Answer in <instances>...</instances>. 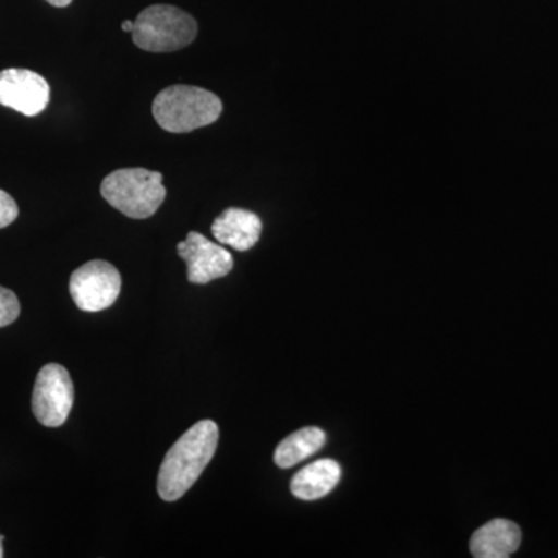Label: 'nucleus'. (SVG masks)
<instances>
[{
  "label": "nucleus",
  "mask_w": 558,
  "mask_h": 558,
  "mask_svg": "<svg viewBox=\"0 0 558 558\" xmlns=\"http://www.w3.org/2000/svg\"><path fill=\"white\" fill-rule=\"evenodd\" d=\"M219 428L205 418L180 436L160 465L157 492L165 501L182 498L193 487L218 449Z\"/></svg>",
  "instance_id": "1"
},
{
  "label": "nucleus",
  "mask_w": 558,
  "mask_h": 558,
  "mask_svg": "<svg viewBox=\"0 0 558 558\" xmlns=\"http://www.w3.org/2000/svg\"><path fill=\"white\" fill-rule=\"evenodd\" d=\"M222 101L213 92L194 86H171L153 102V116L161 130L186 134L215 123L222 116Z\"/></svg>",
  "instance_id": "2"
},
{
  "label": "nucleus",
  "mask_w": 558,
  "mask_h": 558,
  "mask_svg": "<svg viewBox=\"0 0 558 558\" xmlns=\"http://www.w3.org/2000/svg\"><path fill=\"white\" fill-rule=\"evenodd\" d=\"M101 196L128 218L146 219L156 215L167 197V190L160 172L124 168L110 172L102 180Z\"/></svg>",
  "instance_id": "3"
},
{
  "label": "nucleus",
  "mask_w": 558,
  "mask_h": 558,
  "mask_svg": "<svg viewBox=\"0 0 558 558\" xmlns=\"http://www.w3.org/2000/svg\"><path fill=\"white\" fill-rule=\"evenodd\" d=\"M131 35L138 49L167 53L185 49L196 39L197 22L178 7L150 5L138 14Z\"/></svg>",
  "instance_id": "4"
},
{
  "label": "nucleus",
  "mask_w": 558,
  "mask_h": 558,
  "mask_svg": "<svg viewBox=\"0 0 558 558\" xmlns=\"http://www.w3.org/2000/svg\"><path fill=\"white\" fill-rule=\"evenodd\" d=\"M73 381L69 371L58 363H49L39 371L33 389L32 409L36 418L46 427H61L72 411Z\"/></svg>",
  "instance_id": "5"
},
{
  "label": "nucleus",
  "mask_w": 558,
  "mask_h": 558,
  "mask_svg": "<svg viewBox=\"0 0 558 558\" xmlns=\"http://www.w3.org/2000/svg\"><path fill=\"white\" fill-rule=\"evenodd\" d=\"M120 271L106 260H90L70 277V295L84 312L108 310L119 299Z\"/></svg>",
  "instance_id": "6"
},
{
  "label": "nucleus",
  "mask_w": 558,
  "mask_h": 558,
  "mask_svg": "<svg viewBox=\"0 0 558 558\" xmlns=\"http://www.w3.org/2000/svg\"><path fill=\"white\" fill-rule=\"evenodd\" d=\"M50 86L46 78L27 69H7L0 72V105L25 117L46 110Z\"/></svg>",
  "instance_id": "7"
},
{
  "label": "nucleus",
  "mask_w": 558,
  "mask_h": 558,
  "mask_svg": "<svg viewBox=\"0 0 558 558\" xmlns=\"http://www.w3.org/2000/svg\"><path fill=\"white\" fill-rule=\"evenodd\" d=\"M178 253L189 266V281L193 284H207L233 270L231 253L197 231H190L186 240L178 245Z\"/></svg>",
  "instance_id": "8"
},
{
  "label": "nucleus",
  "mask_w": 558,
  "mask_h": 558,
  "mask_svg": "<svg viewBox=\"0 0 558 558\" xmlns=\"http://www.w3.org/2000/svg\"><path fill=\"white\" fill-rule=\"evenodd\" d=\"M213 236L222 245L238 252H247L258 244L263 222L255 213L242 208H229L216 218L211 226Z\"/></svg>",
  "instance_id": "9"
},
{
  "label": "nucleus",
  "mask_w": 558,
  "mask_h": 558,
  "mask_svg": "<svg viewBox=\"0 0 558 558\" xmlns=\"http://www.w3.org/2000/svg\"><path fill=\"white\" fill-rule=\"evenodd\" d=\"M521 545L519 524L495 519L481 526L470 538V553L476 558H508Z\"/></svg>",
  "instance_id": "10"
},
{
  "label": "nucleus",
  "mask_w": 558,
  "mask_h": 558,
  "mask_svg": "<svg viewBox=\"0 0 558 558\" xmlns=\"http://www.w3.org/2000/svg\"><path fill=\"white\" fill-rule=\"evenodd\" d=\"M341 469L332 459H319L306 465L293 476L290 490L303 501H315L326 497L340 483Z\"/></svg>",
  "instance_id": "11"
},
{
  "label": "nucleus",
  "mask_w": 558,
  "mask_h": 558,
  "mask_svg": "<svg viewBox=\"0 0 558 558\" xmlns=\"http://www.w3.org/2000/svg\"><path fill=\"white\" fill-rule=\"evenodd\" d=\"M326 442V435L322 428L306 427L292 433L277 447L275 464L281 469H290L300 462L306 461L317 453Z\"/></svg>",
  "instance_id": "12"
},
{
  "label": "nucleus",
  "mask_w": 558,
  "mask_h": 558,
  "mask_svg": "<svg viewBox=\"0 0 558 558\" xmlns=\"http://www.w3.org/2000/svg\"><path fill=\"white\" fill-rule=\"evenodd\" d=\"M21 314V304L16 293L0 286V328L16 322Z\"/></svg>",
  "instance_id": "13"
},
{
  "label": "nucleus",
  "mask_w": 558,
  "mask_h": 558,
  "mask_svg": "<svg viewBox=\"0 0 558 558\" xmlns=\"http://www.w3.org/2000/svg\"><path fill=\"white\" fill-rule=\"evenodd\" d=\"M20 215L16 202L5 191L0 190V229H5L16 220Z\"/></svg>",
  "instance_id": "14"
},
{
  "label": "nucleus",
  "mask_w": 558,
  "mask_h": 558,
  "mask_svg": "<svg viewBox=\"0 0 558 558\" xmlns=\"http://www.w3.org/2000/svg\"><path fill=\"white\" fill-rule=\"evenodd\" d=\"M46 2H49L50 5L58 7V9H64V7L72 3V0H46Z\"/></svg>",
  "instance_id": "15"
},
{
  "label": "nucleus",
  "mask_w": 558,
  "mask_h": 558,
  "mask_svg": "<svg viewBox=\"0 0 558 558\" xmlns=\"http://www.w3.org/2000/svg\"><path fill=\"white\" fill-rule=\"evenodd\" d=\"M121 28H123V32L132 33L134 32V22L124 21L123 24H121Z\"/></svg>",
  "instance_id": "16"
},
{
  "label": "nucleus",
  "mask_w": 558,
  "mask_h": 558,
  "mask_svg": "<svg viewBox=\"0 0 558 558\" xmlns=\"http://www.w3.org/2000/svg\"><path fill=\"white\" fill-rule=\"evenodd\" d=\"M2 542H3V537H2V535H0V558L3 557Z\"/></svg>",
  "instance_id": "17"
}]
</instances>
